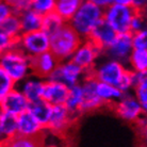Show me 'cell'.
Segmentation results:
<instances>
[{"label":"cell","mask_w":147,"mask_h":147,"mask_svg":"<svg viewBox=\"0 0 147 147\" xmlns=\"http://www.w3.org/2000/svg\"><path fill=\"white\" fill-rule=\"evenodd\" d=\"M103 20V10L88 0H84L76 14L67 22L82 40H86L93 30Z\"/></svg>","instance_id":"1"},{"label":"cell","mask_w":147,"mask_h":147,"mask_svg":"<svg viewBox=\"0 0 147 147\" xmlns=\"http://www.w3.org/2000/svg\"><path fill=\"white\" fill-rule=\"evenodd\" d=\"M79 34L68 25L64 26L50 36L49 51L55 55L59 62H64L71 59L74 52L82 42Z\"/></svg>","instance_id":"2"},{"label":"cell","mask_w":147,"mask_h":147,"mask_svg":"<svg viewBox=\"0 0 147 147\" xmlns=\"http://www.w3.org/2000/svg\"><path fill=\"white\" fill-rule=\"evenodd\" d=\"M0 66L15 81H24L30 74V58L18 47H13L0 55Z\"/></svg>","instance_id":"3"},{"label":"cell","mask_w":147,"mask_h":147,"mask_svg":"<svg viewBox=\"0 0 147 147\" xmlns=\"http://www.w3.org/2000/svg\"><path fill=\"white\" fill-rule=\"evenodd\" d=\"M136 12L131 5L111 3L103 10V20L117 34L127 33L130 32V22Z\"/></svg>","instance_id":"4"},{"label":"cell","mask_w":147,"mask_h":147,"mask_svg":"<svg viewBox=\"0 0 147 147\" xmlns=\"http://www.w3.org/2000/svg\"><path fill=\"white\" fill-rule=\"evenodd\" d=\"M16 47L22 49L28 57H35L49 51L50 36L43 30L22 33L16 40Z\"/></svg>","instance_id":"5"},{"label":"cell","mask_w":147,"mask_h":147,"mask_svg":"<svg viewBox=\"0 0 147 147\" xmlns=\"http://www.w3.org/2000/svg\"><path fill=\"white\" fill-rule=\"evenodd\" d=\"M127 69L128 67L124 63L118 62L116 60L108 59L105 62L100 63L99 65H95L90 74L97 81L109 83L117 88Z\"/></svg>","instance_id":"6"},{"label":"cell","mask_w":147,"mask_h":147,"mask_svg":"<svg viewBox=\"0 0 147 147\" xmlns=\"http://www.w3.org/2000/svg\"><path fill=\"white\" fill-rule=\"evenodd\" d=\"M103 51L92 40L86 38L81 42L71 57V61L81 67L86 74H90L95 67L97 60L100 58Z\"/></svg>","instance_id":"7"},{"label":"cell","mask_w":147,"mask_h":147,"mask_svg":"<svg viewBox=\"0 0 147 147\" xmlns=\"http://www.w3.org/2000/svg\"><path fill=\"white\" fill-rule=\"evenodd\" d=\"M86 73L81 67L75 64L71 60H68V61L60 62L47 79L61 82L68 88H71L74 85L81 83Z\"/></svg>","instance_id":"8"},{"label":"cell","mask_w":147,"mask_h":147,"mask_svg":"<svg viewBox=\"0 0 147 147\" xmlns=\"http://www.w3.org/2000/svg\"><path fill=\"white\" fill-rule=\"evenodd\" d=\"M112 107L117 116L123 121L131 124H136V121L144 114L140 102L138 101L136 96L130 93H125L121 99L116 101Z\"/></svg>","instance_id":"9"},{"label":"cell","mask_w":147,"mask_h":147,"mask_svg":"<svg viewBox=\"0 0 147 147\" xmlns=\"http://www.w3.org/2000/svg\"><path fill=\"white\" fill-rule=\"evenodd\" d=\"M132 50V34L127 32L117 34L112 44L103 50V55H107L109 59L116 60L126 65Z\"/></svg>","instance_id":"10"},{"label":"cell","mask_w":147,"mask_h":147,"mask_svg":"<svg viewBox=\"0 0 147 147\" xmlns=\"http://www.w3.org/2000/svg\"><path fill=\"white\" fill-rule=\"evenodd\" d=\"M77 118L67 110L64 105L52 106V110L50 113V117L46 126V129L50 130L55 134H63L69 128L74 121Z\"/></svg>","instance_id":"11"},{"label":"cell","mask_w":147,"mask_h":147,"mask_svg":"<svg viewBox=\"0 0 147 147\" xmlns=\"http://www.w3.org/2000/svg\"><path fill=\"white\" fill-rule=\"evenodd\" d=\"M96 83H97V80L91 74H86L83 80L81 81L80 84L82 86V91H83V100H82V105L80 108L81 114L92 112V111H95L105 106L96 94Z\"/></svg>","instance_id":"12"},{"label":"cell","mask_w":147,"mask_h":147,"mask_svg":"<svg viewBox=\"0 0 147 147\" xmlns=\"http://www.w3.org/2000/svg\"><path fill=\"white\" fill-rule=\"evenodd\" d=\"M29 58L31 74L40 79H47L60 63L50 51Z\"/></svg>","instance_id":"13"},{"label":"cell","mask_w":147,"mask_h":147,"mask_svg":"<svg viewBox=\"0 0 147 147\" xmlns=\"http://www.w3.org/2000/svg\"><path fill=\"white\" fill-rule=\"evenodd\" d=\"M29 106V100L22 94V91L14 88L5 96V98L0 103V111L18 116L22 113L28 111Z\"/></svg>","instance_id":"14"},{"label":"cell","mask_w":147,"mask_h":147,"mask_svg":"<svg viewBox=\"0 0 147 147\" xmlns=\"http://www.w3.org/2000/svg\"><path fill=\"white\" fill-rule=\"evenodd\" d=\"M69 88L61 82L52 81L47 79L44 81V90H43V99L50 103L51 106L64 105L68 96Z\"/></svg>","instance_id":"15"},{"label":"cell","mask_w":147,"mask_h":147,"mask_svg":"<svg viewBox=\"0 0 147 147\" xmlns=\"http://www.w3.org/2000/svg\"><path fill=\"white\" fill-rule=\"evenodd\" d=\"M46 129L34 117L29 111H26L17 116V134L30 138L44 136Z\"/></svg>","instance_id":"16"},{"label":"cell","mask_w":147,"mask_h":147,"mask_svg":"<svg viewBox=\"0 0 147 147\" xmlns=\"http://www.w3.org/2000/svg\"><path fill=\"white\" fill-rule=\"evenodd\" d=\"M116 35L117 33L105 20H102L93 30L91 35L88 36V40H92L94 44L97 45L103 51L112 44V42L115 40Z\"/></svg>","instance_id":"17"},{"label":"cell","mask_w":147,"mask_h":147,"mask_svg":"<svg viewBox=\"0 0 147 147\" xmlns=\"http://www.w3.org/2000/svg\"><path fill=\"white\" fill-rule=\"evenodd\" d=\"M95 91L103 105H112V106L121 99L125 94L116 86L109 83H105V82H99V81H97L96 83Z\"/></svg>","instance_id":"18"},{"label":"cell","mask_w":147,"mask_h":147,"mask_svg":"<svg viewBox=\"0 0 147 147\" xmlns=\"http://www.w3.org/2000/svg\"><path fill=\"white\" fill-rule=\"evenodd\" d=\"M20 20V27H22V33L37 31L42 28V22H43V15L38 14L37 12L33 11L32 9H28L26 11L18 15Z\"/></svg>","instance_id":"19"},{"label":"cell","mask_w":147,"mask_h":147,"mask_svg":"<svg viewBox=\"0 0 147 147\" xmlns=\"http://www.w3.org/2000/svg\"><path fill=\"white\" fill-rule=\"evenodd\" d=\"M17 134V116L0 111V136L1 141L12 139Z\"/></svg>","instance_id":"20"},{"label":"cell","mask_w":147,"mask_h":147,"mask_svg":"<svg viewBox=\"0 0 147 147\" xmlns=\"http://www.w3.org/2000/svg\"><path fill=\"white\" fill-rule=\"evenodd\" d=\"M43 90H44V81L40 78L36 79H25L22 86V93L26 96L29 102H34L37 100L43 99Z\"/></svg>","instance_id":"21"},{"label":"cell","mask_w":147,"mask_h":147,"mask_svg":"<svg viewBox=\"0 0 147 147\" xmlns=\"http://www.w3.org/2000/svg\"><path fill=\"white\" fill-rule=\"evenodd\" d=\"M82 100H83V91H82V86L80 83L69 88L68 96H67L64 106L76 118L78 117V115L81 114L80 108L82 105Z\"/></svg>","instance_id":"22"},{"label":"cell","mask_w":147,"mask_h":147,"mask_svg":"<svg viewBox=\"0 0 147 147\" xmlns=\"http://www.w3.org/2000/svg\"><path fill=\"white\" fill-rule=\"evenodd\" d=\"M51 110L52 106L50 103H48L47 101H45L44 99L37 100L34 102H30L29 109H28V111L40 121V125L43 126L45 129H46V126H47L49 117H50Z\"/></svg>","instance_id":"23"},{"label":"cell","mask_w":147,"mask_h":147,"mask_svg":"<svg viewBox=\"0 0 147 147\" xmlns=\"http://www.w3.org/2000/svg\"><path fill=\"white\" fill-rule=\"evenodd\" d=\"M83 1L84 0H55V12L68 22Z\"/></svg>","instance_id":"24"},{"label":"cell","mask_w":147,"mask_h":147,"mask_svg":"<svg viewBox=\"0 0 147 147\" xmlns=\"http://www.w3.org/2000/svg\"><path fill=\"white\" fill-rule=\"evenodd\" d=\"M132 90L133 95L142 107L143 113L147 115V71L136 74V82Z\"/></svg>","instance_id":"25"},{"label":"cell","mask_w":147,"mask_h":147,"mask_svg":"<svg viewBox=\"0 0 147 147\" xmlns=\"http://www.w3.org/2000/svg\"><path fill=\"white\" fill-rule=\"evenodd\" d=\"M126 66L136 74L147 71V50L133 49Z\"/></svg>","instance_id":"26"},{"label":"cell","mask_w":147,"mask_h":147,"mask_svg":"<svg viewBox=\"0 0 147 147\" xmlns=\"http://www.w3.org/2000/svg\"><path fill=\"white\" fill-rule=\"evenodd\" d=\"M65 24H66V22L59 14H57L53 11L43 16L40 30H43L45 33L48 34L49 36H51L52 34H55L57 31H59Z\"/></svg>","instance_id":"27"},{"label":"cell","mask_w":147,"mask_h":147,"mask_svg":"<svg viewBox=\"0 0 147 147\" xmlns=\"http://www.w3.org/2000/svg\"><path fill=\"white\" fill-rule=\"evenodd\" d=\"M3 144L4 147H44V136L30 138L16 134Z\"/></svg>","instance_id":"28"},{"label":"cell","mask_w":147,"mask_h":147,"mask_svg":"<svg viewBox=\"0 0 147 147\" xmlns=\"http://www.w3.org/2000/svg\"><path fill=\"white\" fill-rule=\"evenodd\" d=\"M0 30L7 34V36H10L13 40H16L22 34V27H20V20H19V16L17 14L12 13L9 15L7 18L0 25Z\"/></svg>","instance_id":"29"},{"label":"cell","mask_w":147,"mask_h":147,"mask_svg":"<svg viewBox=\"0 0 147 147\" xmlns=\"http://www.w3.org/2000/svg\"><path fill=\"white\" fill-rule=\"evenodd\" d=\"M15 81L12 79L5 70L0 66V103L5 98V96L15 88Z\"/></svg>","instance_id":"30"},{"label":"cell","mask_w":147,"mask_h":147,"mask_svg":"<svg viewBox=\"0 0 147 147\" xmlns=\"http://www.w3.org/2000/svg\"><path fill=\"white\" fill-rule=\"evenodd\" d=\"M55 0H30V9L40 15H46L55 11Z\"/></svg>","instance_id":"31"},{"label":"cell","mask_w":147,"mask_h":147,"mask_svg":"<svg viewBox=\"0 0 147 147\" xmlns=\"http://www.w3.org/2000/svg\"><path fill=\"white\" fill-rule=\"evenodd\" d=\"M131 34H132L133 49L147 50V26L144 29Z\"/></svg>","instance_id":"32"},{"label":"cell","mask_w":147,"mask_h":147,"mask_svg":"<svg viewBox=\"0 0 147 147\" xmlns=\"http://www.w3.org/2000/svg\"><path fill=\"white\" fill-rule=\"evenodd\" d=\"M134 82H136V73L131 71L128 68L117 88L123 93H129L134 86Z\"/></svg>","instance_id":"33"},{"label":"cell","mask_w":147,"mask_h":147,"mask_svg":"<svg viewBox=\"0 0 147 147\" xmlns=\"http://www.w3.org/2000/svg\"><path fill=\"white\" fill-rule=\"evenodd\" d=\"M12 7L14 14L19 15L24 11L30 9V0H2Z\"/></svg>","instance_id":"34"},{"label":"cell","mask_w":147,"mask_h":147,"mask_svg":"<svg viewBox=\"0 0 147 147\" xmlns=\"http://www.w3.org/2000/svg\"><path fill=\"white\" fill-rule=\"evenodd\" d=\"M146 27V22L144 17V13L136 12V14L133 16L132 20L130 22V33H134L140 30L144 29Z\"/></svg>","instance_id":"35"},{"label":"cell","mask_w":147,"mask_h":147,"mask_svg":"<svg viewBox=\"0 0 147 147\" xmlns=\"http://www.w3.org/2000/svg\"><path fill=\"white\" fill-rule=\"evenodd\" d=\"M15 46H16V40H13L10 36H7V34H4L0 30V55H3L4 52Z\"/></svg>","instance_id":"36"},{"label":"cell","mask_w":147,"mask_h":147,"mask_svg":"<svg viewBox=\"0 0 147 147\" xmlns=\"http://www.w3.org/2000/svg\"><path fill=\"white\" fill-rule=\"evenodd\" d=\"M12 13H13L12 7H10L9 4L5 3L4 1L0 0V25H1V22H3L7 16L11 15Z\"/></svg>","instance_id":"37"},{"label":"cell","mask_w":147,"mask_h":147,"mask_svg":"<svg viewBox=\"0 0 147 147\" xmlns=\"http://www.w3.org/2000/svg\"><path fill=\"white\" fill-rule=\"evenodd\" d=\"M131 7H134L138 12L144 13V10L147 7V0H132Z\"/></svg>","instance_id":"38"},{"label":"cell","mask_w":147,"mask_h":147,"mask_svg":"<svg viewBox=\"0 0 147 147\" xmlns=\"http://www.w3.org/2000/svg\"><path fill=\"white\" fill-rule=\"evenodd\" d=\"M88 1L94 3L95 5H97V7H101L102 10H105L106 7H108L112 3V0H88Z\"/></svg>","instance_id":"39"},{"label":"cell","mask_w":147,"mask_h":147,"mask_svg":"<svg viewBox=\"0 0 147 147\" xmlns=\"http://www.w3.org/2000/svg\"><path fill=\"white\" fill-rule=\"evenodd\" d=\"M138 132L140 134L142 143L147 146V125L144 126V127H142V128H140V129H138Z\"/></svg>","instance_id":"40"},{"label":"cell","mask_w":147,"mask_h":147,"mask_svg":"<svg viewBox=\"0 0 147 147\" xmlns=\"http://www.w3.org/2000/svg\"><path fill=\"white\" fill-rule=\"evenodd\" d=\"M112 3L121 4V5H131L132 0H112Z\"/></svg>","instance_id":"41"},{"label":"cell","mask_w":147,"mask_h":147,"mask_svg":"<svg viewBox=\"0 0 147 147\" xmlns=\"http://www.w3.org/2000/svg\"><path fill=\"white\" fill-rule=\"evenodd\" d=\"M138 147H147V146H146V145H144L143 143H141L140 145H139V146H138Z\"/></svg>","instance_id":"42"},{"label":"cell","mask_w":147,"mask_h":147,"mask_svg":"<svg viewBox=\"0 0 147 147\" xmlns=\"http://www.w3.org/2000/svg\"><path fill=\"white\" fill-rule=\"evenodd\" d=\"M0 147H4V144H3V142H0Z\"/></svg>","instance_id":"43"}]
</instances>
